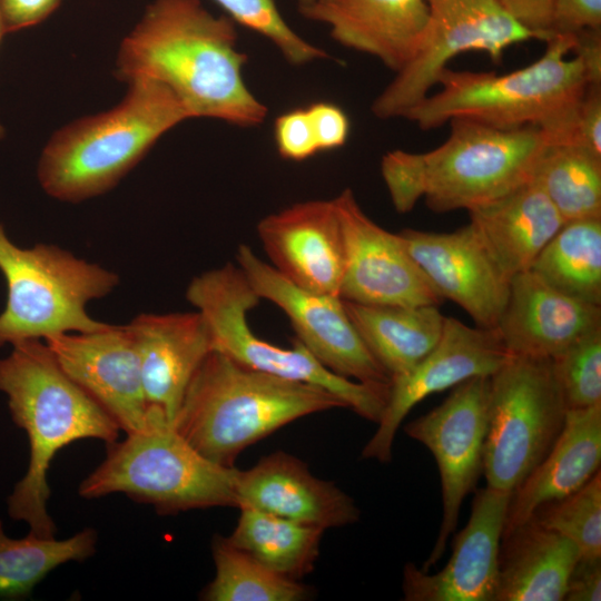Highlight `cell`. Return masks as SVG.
<instances>
[{
    "instance_id": "obj_15",
    "label": "cell",
    "mask_w": 601,
    "mask_h": 601,
    "mask_svg": "<svg viewBox=\"0 0 601 601\" xmlns=\"http://www.w3.org/2000/svg\"><path fill=\"white\" fill-rule=\"evenodd\" d=\"M345 248L339 290L344 300L367 305L421 306L444 300L410 255L401 236L372 220L352 189L334 198Z\"/></svg>"
},
{
    "instance_id": "obj_28",
    "label": "cell",
    "mask_w": 601,
    "mask_h": 601,
    "mask_svg": "<svg viewBox=\"0 0 601 601\" xmlns=\"http://www.w3.org/2000/svg\"><path fill=\"white\" fill-rule=\"evenodd\" d=\"M230 544L272 571L293 580L312 572L325 529L252 508H240Z\"/></svg>"
},
{
    "instance_id": "obj_24",
    "label": "cell",
    "mask_w": 601,
    "mask_h": 601,
    "mask_svg": "<svg viewBox=\"0 0 601 601\" xmlns=\"http://www.w3.org/2000/svg\"><path fill=\"white\" fill-rule=\"evenodd\" d=\"M601 404L566 410L563 427L543 460L512 492L503 534L534 512L578 491L600 471Z\"/></svg>"
},
{
    "instance_id": "obj_14",
    "label": "cell",
    "mask_w": 601,
    "mask_h": 601,
    "mask_svg": "<svg viewBox=\"0 0 601 601\" xmlns=\"http://www.w3.org/2000/svg\"><path fill=\"white\" fill-rule=\"evenodd\" d=\"M510 356L496 328L471 327L445 317L433 349L408 372L391 378L386 406L362 457L391 462L396 432L416 404L469 378L490 377Z\"/></svg>"
},
{
    "instance_id": "obj_2",
    "label": "cell",
    "mask_w": 601,
    "mask_h": 601,
    "mask_svg": "<svg viewBox=\"0 0 601 601\" xmlns=\"http://www.w3.org/2000/svg\"><path fill=\"white\" fill-rule=\"evenodd\" d=\"M450 135L425 152L395 149L381 160V174L400 214L423 198L434 213L474 207L499 199L532 180L550 141L534 126L497 128L467 118L449 121Z\"/></svg>"
},
{
    "instance_id": "obj_11",
    "label": "cell",
    "mask_w": 601,
    "mask_h": 601,
    "mask_svg": "<svg viewBox=\"0 0 601 601\" xmlns=\"http://www.w3.org/2000/svg\"><path fill=\"white\" fill-rule=\"evenodd\" d=\"M428 21L424 40L413 60L372 104L380 119L404 117L439 82L456 56L479 51L500 62L510 47L538 39L501 0H425Z\"/></svg>"
},
{
    "instance_id": "obj_38",
    "label": "cell",
    "mask_w": 601,
    "mask_h": 601,
    "mask_svg": "<svg viewBox=\"0 0 601 601\" xmlns=\"http://www.w3.org/2000/svg\"><path fill=\"white\" fill-rule=\"evenodd\" d=\"M566 141L601 157V86L585 88Z\"/></svg>"
},
{
    "instance_id": "obj_40",
    "label": "cell",
    "mask_w": 601,
    "mask_h": 601,
    "mask_svg": "<svg viewBox=\"0 0 601 601\" xmlns=\"http://www.w3.org/2000/svg\"><path fill=\"white\" fill-rule=\"evenodd\" d=\"M60 3L61 0H0V18L6 35L41 23Z\"/></svg>"
},
{
    "instance_id": "obj_13",
    "label": "cell",
    "mask_w": 601,
    "mask_h": 601,
    "mask_svg": "<svg viewBox=\"0 0 601 601\" xmlns=\"http://www.w3.org/2000/svg\"><path fill=\"white\" fill-rule=\"evenodd\" d=\"M236 264L260 297L289 319L296 337L332 372L358 382L390 383L354 327L338 295L305 290L260 259L250 246L239 245Z\"/></svg>"
},
{
    "instance_id": "obj_29",
    "label": "cell",
    "mask_w": 601,
    "mask_h": 601,
    "mask_svg": "<svg viewBox=\"0 0 601 601\" xmlns=\"http://www.w3.org/2000/svg\"><path fill=\"white\" fill-rule=\"evenodd\" d=\"M530 270L556 290L601 306V217L565 221Z\"/></svg>"
},
{
    "instance_id": "obj_32",
    "label": "cell",
    "mask_w": 601,
    "mask_h": 601,
    "mask_svg": "<svg viewBox=\"0 0 601 601\" xmlns=\"http://www.w3.org/2000/svg\"><path fill=\"white\" fill-rule=\"evenodd\" d=\"M215 577L203 590L206 601H300L309 595L298 580L280 575L235 548L226 536L214 535Z\"/></svg>"
},
{
    "instance_id": "obj_16",
    "label": "cell",
    "mask_w": 601,
    "mask_h": 601,
    "mask_svg": "<svg viewBox=\"0 0 601 601\" xmlns=\"http://www.w3.org/2000/svg\"><path fill=\"white\" fill-rule=\"evenodd\" d=\"M512 492L475 491L466 525L455 534L452 553L435 573L408 562L403 569L406 601H495L499 556Z\"/></svg>"
},
{
    "instance_id": "obj_31",
    "label": "cell",
    "mask_w": 601,
    "mask_h": 601,
    "mask_svg": "<svg viewBox=\"0 0 601 601\" xmlns=\"http://www.w3.org/2000/svg\"><path fill=\"white\" fill-rule=\"evenodd\" d=\"M98 535L91 528L57 540L29 532L11 539L0 520V598L21 599L51 571L71 561H85L96 552Z\"/></svg>"
},
{
    "instance_id": "obj_17",
    "label": "cell",
    "mask_w": 601,
    "mask_h": 601,
    "mask_svg": "<svg viewBox=\"0 0 601 601\" xmlns=\"http://www.w3.org/2000/svg\"><path fill=\"white\" fill-rule=\"evenodd\" d=\"M43 342L61 370L114 418L120 431L131 434L146 427L148 405L127 324L59 334Z\"/></svg>"
},
{
    "instance_id": "obj_22",
    "label": "cell",
    "mask_w": 601,
    "mask_h": 601,
    "mask_svg": "<svg viewBox=\"0 0 601 601\" xmlns=\"http://www.w3.org/2000/svg\"><path fill=\"white\" fill-rule=\"evenodd\" d=\"M601 327V306L565 295L532 270L511 279L496 331L512 356L554 358Z\"/></svg>"
},
{
    "instance_id": "obj_42",
    "label": "cell",
    "mask_w": 601,
    "mask_h": 601,
    "mask_svg": "<svg viewBox=\"0 0 601 601\" xmlns=\"http://www.w3.org/2000/svg\"><path fill=\"white\" fill-rule=\"evenodd\" d=\"M564 600H601V560L579 559L568 580Z\"/></svg>"
},
{
    "instance_id": "obj_7",
    "label": "cell",
    "mask_w": 601,
    "mask_h": 601,
    "mask_svg": "<svg viewBox=\"0 0 601 601\" xmlns=\"http://www.w3.org/2000/svg\"><path fill=\"white\" fill-rule=\"evenodd\" d=\"M238 471L201 455L161 411L148 407L146 427L107 444L106 457L82 480L78 493L87 500L124 493L161 515L237 508Z\"/></svg>"
},
{
    "instance_id": "obj_23",
    "label": "cell",
    "mask_w": 601,
    "mask_h": 601,
    "mask_svg": "<svg viewBox=\"0 0 601 601\" xmlns=\"http://www.w3.org/2000/svg\"><path fill=\"white\" fill-rule=\"evenodd\" d=\"M299 11L328 26L336 42L377 58L395 73L417 53L428 21L425 0H321Z\"/></svg>"
},
{
    "instance_id": "obj_9",
    "label": "cell",
    "mask_w": 601,
    "mask_h": 601,
    "mask_svg": "<svg viewBox=\"0 0 601 601\" xmlns=\"http://www.w3.org/2000/svg\"><path fill=\"white\" fill-rule=\"evenodd\" d=\"M187 300L208 323L216 351L253 370L322 387L361 417L377 423L385 408L390 383L352 381L324 366L297 338L283 348L255 335L247 314L260 297L237 264L195 276Z\"/></svg>"
},
{
    "instance_id": "obj_45",
    "label": "cell",
    "mask_w": 601,
    "mask_h": 601,
    "mask_svg": "<svg viewBox=\"0 0 601 601\" xmlns=\"http://www.w3.org/2000/svg\"><path fill=\"white\" fill-rule=\"evenodd\" d=\"M6 35L4 32V29H3V26H2V21H1V18H0V41H1V38Z\"/></svg>"
},
{
    "instance_id": "obj_18",
    "label": "cell",
    "mask_w": 601,
    "mask_h": 601,
    "mask_svg": "<svg viewBox=\"0 0 601 601\" xmlns=\"http://www.w3.org/2000/svg\"><path fill=\"white\" fill-rule=\"evenodd\" d=\"M398 235L443 299L460 305L483 328H495L511 279L492 259L470 224L450 233L404 228Z\"/></svg>"
},
{
    "instance_id": "obj_33",
    "label": "cell",
    "mask_w": 601,
    "mask_h": 601,
    "mask_svg": "<svg viewBox=\"0 0 601 601\" xmlns=\"http://www.w3.org/2000/svg\"><path fill=\"white\" fill-rule=\"evenodd\" d=\"M531 519L569 539L580 559L601 560V472L578 491L539 508Z\"/></svg>"
},
{
    "instance_id": "obj_20",
    "label": "cell",
    "mask_w": 601,
    "mask_h": 601,
    "mask_svg": "<svg viewBox=\"0 0 601 601\" xmlns=\"http://www.w3.org/2000/svg\"><path fill=\"white\" fill-rule=\"evenodd\" d=\"M127 327L135 341L147 405L173 423L195 373L215 349L208 323L198 311L146 313Z\"/></svg>"
},
{
    "instance_id": "obj_21",
    "label": "cell",
    "mask_w": 601,
    "mask_h": 601,
    "mask_svg": "<svg viewBox=\"0 0 601 601\" xmlns=\"http://www.w3.org/2000/svg\"><path fill=\"white\" fill-rule=\"evenodd\" d=\"M237 508H252L323 529L356 523L361 511L335 483L314 476L296 456L275 452L238 471Z\"/></svg>"
},
{
    "instance_id": "obj_4",
    "label": "cell",
    "mask_w": 601,
    "mask_h": 601,
    "mask_svg": "<svg viewBox=\"0 0 601 601\" xmlns=\"http://www.w3.org/2000/svg\"><path fill=\"white\" fill-rule=\"evenodd\" d=\"M345 407L331 392L244 366L214 349L190 381L173 421L201 455L234 466L239 454L303 416Z\"/></svg>"
},
{
    "instance_id": "obj_25",
    "label": "cell",
    "mask_w": 601,
    "mask_h": 601,
    "mask_svg": "<svg viewBox=\"0 0 601 601\" xmlns=\"http://www.w3.org/2000/svg\"><path fill=\"white\" fill-rule=\"evenodd\" d=\"M467 211L469 224L510 279L531 268L565 223L533 180Z\"/></svg>"
},
{
    "instance_id": "obj_30",
    "label": "cell",
    "mask_w": 601,
    "mask_h": 601,
    "mask_svg": "<svg viewBox=\"0 0 601 601\" xmlns=\"http://www.w3.org/2000/svg\"><path fill=\"white\" fill-rule=\"evenodd\" d=\"M532 180L564 221L601 217V157L569 141H549Z\"/></svg>"
},
{
    "instance_id": "obj_44",
    "label": "cell",
    "mask_w": 601,
    "mask_h": 601,
    "mask_svg": "<svg viewBox=\"0 0 601 601\" xmlns=\"http://www.w3.org/2000/svg\"><path fill=\"white\" fill-rule=\"evenodd\" d=\"M317 1H321V0H298V6L300 8V7H305L314 2H317Z\"/></svg>"
},
{
    "instance_id": "obj_41",
    "label": "cell",
    "mask_w": 601,
    "mask_h": 601,
    "mask_svg": "<svg viewBox=\"0 0 601 601\" xmlns=\"http://www.w3.org/2000/svg\"><path fill=\"white\" fill-rule=\"evenodd\" d=\"M508 11L539 40L551 38L550 22L554 0H501Z\"/></svg>"
},
{
    "instance_id": "obj_6",
    "label": "cell",
    "mask_w": 601,
    "mask_h": 601,
    "mask_svg": "<svg viewBox=\"0 0 601 601\" xmlns=\"http://www.w3.org/2000/svg\"><path fill=\"white\" fill-rule=\"evenodd\" d=\"M112 108L56 130L41 150L37 178L53 199L80 203L112 189L158 139L189 119L165 86L149 79L127 83Z\"/></svg>"
},
{
    "instance_id": "obj_46",
    "label": "cell",
    "mask_w": 601,
    "mask_h": 601,
    "mask_svg": "<svg viewBox=\"0 0 601 601\" xmlns=\"http://www.w3.org/2000/svg\"><path fill=\"white\" fill-rule=\"evenodd\" d=\"M4 135V128L0 125V138H2Z\"/></svg>"
},
{
    "instance_id": "obj_3",
    "label": "cell",
    "mask_w": 601,
    "mask_h": 601,
    "mask_svg": "<svg viewBox=\"0 0 601 601\" xmlns=\"http://www.w3.org/2000/svg\"><path fill=\"white\" fill-rule=\"evenodd\" d=\"M0 391L8 397L12 421L26 431L30 447L27 472L8 499L9 515L24 521L30 532L52 538L56 525L47 510V475L53 457L82 439L112 443L120 428L61 370L43 341L12 345L10 354L0 359Z\"/></svg>"
},
{
    "instance_id": "obj_8",
    "label": "cell",
    "mask_w": 601,
    "mask_h": 601,
    "mask_svg": "<svg viewBox=\"0 0 601 601\" xmlns=\"http://www.w3.org/2000/svg\"><path fill=\"white\" fill-rule=\"evenodd\" d=\"M0 272L8 290L0 314V346L109 325L87 311L91 300L119 285V276L99 264L56 245L20 247L0 221Z\"/></svg>"
},
{
    "instance_id": "obj_43",
    "label": "cell",
    "mask_w": 601,
    "mask_h": 601,
    "mask_svg": "<svg viewBox=\"0 0 601 601\" xmlns=\"http://www.w3.org/2000/svg\"><path fill=\"white\" fill-rule=\"evenodd\" d=\"M571 52L581 60L588 86H601V29L573 33Z\"/></svg>"
},
{
    "instance_id": "obj_5",
    "label": "cell",
    "mask_w": 601,
    "mask_h": 601,
    "mask_svg": "<svg viewBox=\"0 0 601 601\" xmlns=\"http://www.w3.org/2000/svg\"><path fill=\"white\" fill-rule=\"evenodd\" d=\"M534 62L499 75L446 68L440 90L427 95L403 118L422 130L454 118H467L511 129L534 126L550 141L568 140L580 99L588 87L581 60L569 58L573 35H552Z\"/></svg>"
},
{
    "instance_id": "obj_19",
    "label": "cell",
    "mask_w": 601,
    "mask_h": 601,
    "mask_svg": "<svg viewBox=\"0 0 601 601\" xmlns=\"http://www.w3.org/2000/svg\"><path fill=\"white\" fill-rule=\"evenodd\" d=\"M257 235L284 278L308 292L339 296L345 248L334 199L299 201L267 215Z\"/></svg>"
},
{
    "instance_id": "obj_39",
    "label": "cell",
    "mask_w": 601,
    "mask_h": 601,
    "mask_svg": "<svg viewBox=\"0 0 601 601\" xmlns=\"http://www.w3.org/2000/svg\"><path fill=\"white\" fill-rule=\"evenodd\" d=\"M587 29H601V0L553 1L551 35H573Z\"/></svg>"
},
{
    "instance_id": "obj_12",
    "label": "cell",
    "mask_w": 601,
    "mask_h": 601,
    "mask_svg": "<svg viewBox=\"0 0 601 601\" xmlns=\"http://www.w3.org/2000/svg\"><path fill=\"white\" fill-rule=\"evenodd\" d=\"M490 377H472L454 386L436 407L404 427L408 437L433 455L441 479L442 521L434 546L422 565L430 571L443 556L456 529L462 503L483 474L489 420Z\"/></svg>"
},
{
    "instance_id": "obj_36",
    "label": "cell",
    "mask_w": 601,
    "mask_h": 601,
    "mask_svg": "<svg viewBox=\"0 0 601 601\" xmlns=\"http://www.w3.org/2000/svg\"><path fill=\"white\" fill-rule=\"evenodd\" d=\"M274 140L282 158L303 161L318 152L306 108L280 114L274 121Z\"/></svg>"
},
{
    "instance_id": "obj_37",
    "label": "cell",
    "mask_w": 601,
    "mask_h": 601,
    "mask_svg": "<svg viewBox=\"0 0 601 601\" xmlns=\"http://www.w3.org/2000/svg\"><path fill=\"white\" fill-rule=\"evenodd\" d=\"M306 109L318 152L341 148L347 142L351 122L339 106L328 101H316Z\"/></svg>"
},
{
    "instance_id": "obj_10",
    "label": "cell",
    "mask_w": 601,
    "mask_h": 601,
    "mask_svg": "<svg viewBox=\"0 0 601 601\" xmlns=\"http://www.w3.org/2000/svg\"><path fill=\"white\" fill-rule=\"evenodd\" d=\"M565 413L552 359L511 355L490 376L486 486L513 492L551 450Z\"/></svg>"
},
{
    "instance_id": "obj_34",
    "label": "cell",
    "mask_w": 601,
    "mask_h": 601,
    "mask_svg": "<svg viewBox=\"0 0 601 601\" xmlns=\"http://www.w3.org/2000/svg\"><path fill=\"white\" fill-rule=\"evenodd\" d=\"M228 17L269 40L294 66L327 59L328 53L296 33L285 21L275 0H213Z\"/></svg>"
},
{
    "instance_id": "obj_1",
    "label": "cell",
    "mask_w": 601,
    "mask_h": 601,
    "mask_svg": "<svg viewBox=\"0 0 601 601\" xmlns=\"http://www.w3.org/2000/svg\"><path fill=\"white\" fill-rule=\"evenodd\" d=\"M235 22L200 0H152L120 42L115 76L129 83L154 80L168 88L190 118L249 128L267 107L249 90Z\"/></svg>"
},
{
    "instance_id": "obj_27",
    "label": "cell",
    "mask_w": 601,
    "mask_h": 601,
    "mask_svg": "<svg viewBox=\"0 0 601 601\" xmlns=\"http://www.w3.org/2000/svg\"><path fill=\"white\" fill-rule=\"evenodd\" d=\"M344 306L365 346L390 378L413 368L433 349L443 332L445 316L437 305H367L344 300Z\"/></svg>"
},
{
    "instance_id": "obj_26",
    "label": "cell",
    "mask_w": 601,
    "mask_h": 601,
    "mask_svg": "<svg viewBox=\"0 0 601 601\" xmlns=\"http://www.w3.org/2000/svg\"><path fill=\"white\" fill-rule=\"evenodd\" d=\"M578 548L533 519L502 535L495 601H564Z\"/></svg>"
},
{
    "instance_id": "obj_35",
    "label": "cell",
    "mask_w": 601,
    "mask_h": 601,
    "mask_svg": "<svg viewBox=\"0 0 601 601\" xmlns=\"http://www.w3.org/2000/svg\"><path fill=\"white\" fill-rule=\"evenodd\" d=\"M552 363L566 410L601 404V327L581 336Z\"/></svg>"
}]
</instances>
